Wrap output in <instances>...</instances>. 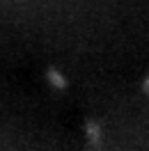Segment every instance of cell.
Segmentation results:
<instances>
[{
	"instance_id": "1",
	"label": "cell",
	"mask_w": 149,
	"mask_h": 151,
	"mask_svg": "<svg viewBox=\"0 0 149 151\" xmlns=\"http://www.w3.org/2000/svg\"><path fill=\"white\" fill-rule=\"evenodd\" d=\"M46 78H48V83L55 87V89H67V78H64L62 71H57V69H48Z\"/></svg>"
}]
</instances>
